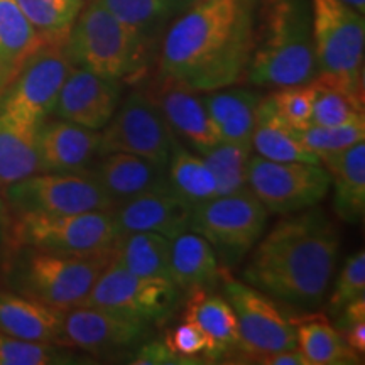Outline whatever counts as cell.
Here are the masks:
<instances>
[{
    "label": "cell",
    "mask_w": 365,
    "mask_h": 365,
    "mask_svg": "<svg viewBox=\"0 0 365 365\" xmlns=\"http://www.w3.org/2000/svg\"><path fill=\"white\" fill-rule=\"evenodd\" d=\"M317 86L313 102L312 125L335 127L364 117V100L346 93L344 90L331 88L313 81Z\"/></svg>",
    "instance_id": "d590c367"
},
{
    "label": "cell",
    "mask_w": 365,
    "mask_h": 365,
    "mask_svg": "<svg viewBox=\"0 0 365 365\" xmlns=\"http://www.w3.org/2000/svg\"><path fill=\"white\" fill-rule=\"evenodd\" d=\"M112 200L113 208L149 191L168 190L166 168L134 154L108 153L88 170Z\"/></svg>",
    "instance_id": "ffe728a7"
},
{
    "label": "cell",
    "mask_w": 365,
    "mask_h": 365,
    "mask_svg": "<svg viewBox=\"0 0 365 365\" xmlns=\"http://www.w3.org/2000/svg\"><path fill=\"white\" fill-rule=\"evenodd\" d=\"M44 43L14 0H0V95Z\"/></svg>",
    "instance_id": "4316f807"
},
{
    "label": "cell",
    "mask_w": 365,
    "mask_h": 365,
    "mask_svg": "<svg viewBox=\"0 0 365 365\" xmlns=\"http://www.w3.org/2000/svg\"><path fill=\"white\" fill-rule=\"evenodd\" d=\"M100 130H91L63 118H51L38 127L39 173H83L98 158Z\"/></svg>",
    "instance_id": "ac0fdd59"
},
{
    "label": "cell",
    "mask_w": 365,
    "mask_h": 365,
    "mask_svg": "<svg viewBox=\"0 0 365 365\" xmlns=\"http://www.w3.org/2000/svg\"><path fill=\"white\" fill-rule=\"evenodd\" d=\"M66 346L39 344L0 331V365H66L76 364Z\"/></svg>",
    "instance_id": "836d02e7"
},
{
    "label": "cell",
    "mask_w": 365,
    "mask_h": 365,
    "mask_svg": "<svg viewBox=\"0 0 365 365\" xmlns=\"http://www.w3.org/2000/svg\"><path fill=\"white\" fill-rule=\"evenodd\" d=\"M296 328V346L304 354L309 365H355L362 355L350 349L323 314H312L304 319L291 318Z\"/></svg>",
    "instance_id": "f546056e"
},
{
    "label": "cell",
    "mask_w": 365,
    "mask_h": 365,
    "mask_svg": "<svg viewBox=\"0 0 365 365\" xmlns=\"http://www.w3.org/2000/svg\"><path fill=\"white\" fill-rule=\"evenodd\" d=\"M173 135L158 105L145 91L134 90L100 130L98 156L127 153L166 168Z\"/></svg>",
    "instance_id": "7c38bea8"
},
{
    "label": "cell",
    "mask_w": 365,
    "mask_h": 365,
    "mask_svg": "<svg viewBox=\"0 0 365 365\" xmlns=\"http://www.w3.org/2000/svg\"><path fill=\"white\" fill-rule=\"evenodd\" d=\"M247 188L269 213L286 217L317 207L330 191V176L322 163H279L250 156Z\"/></svg>",
    "instance_id": "8fae6325"
},
{
    "label": "cell",
    "mask_w": 365,
    "mask_h": 365,
    "mask_svg": "<svg viewBox=\"0 0 365 365\" xmlns=\"http://www.w3.org/2000/svg\"><path fill=\"white\" fill-rule=\"evenodd\" d=\"M170 274L180 291H210L220 282L222 267L208 240L186 230L171 240Z\"/></svg>",
    "instance_id": "603a6c76"
},
{
    "label": "cell",
    "mask_w": 365,
    "mask_h": 365,
    "mask_svg": "<svg viewBox=\"0 0 365 365\" xmlns=\"http://www.w3.org/2000/svg\"><path fill=\"white\" fill-rule=\"evenodd\" d=\"M336 330L344 336L346 345L355 350L359 355H364L365 352V319L360 322L346 323V325H336Z\"/></svg>",
    "instance_id": "7bdbcfd3"
},
{
    "label": "cell",
    "mask_w": 365,
    "mask_h": 365,
    "mask_svg": "<svg viewBox=\"0 0 365 365\" xmlns=\"http://www.w3.org/2000/svg\"><path fill=\"white\" fill-rule=\"evenodd\" d=\"M132 365H190L191 360L181 357L164 344V340H154L149 344L140 345L134 359L130 360Z\"/></svg>",
    "instance_id": "60d3db41"
},
{
    "label": "cell",
    "mask_w": 365,
    "mask_h": 365,
    "mask_svg": "<svg viewBox=\"0 0 365 365\" xmlns=\"http://www.w3.org/2000/svg\"><path fill=\"white\" fill-rule=\"evenodd\" d=\"M314 76L312 0H259L244 81L282 88L312 83Z\"/></svg>",
    "instance_id": "3957f363"
},
{
    "label": "cell",
    "mask_w": 365,
    "mask_h": 365,
    "mask_svg": "<svg viewBox=\"0 0 365 365\" xmlns=\"http://www.w3.org/2000/svg\"><path fill=\"white\" fill-rule=\"evenodd\" d=\"M200 98L215 125L218 139L252 148L250 139L255 122V108L261 100L255 91L227 86L205 91Z\"/></svg>",
    "instance_id": "cb8c5ba5"
},
{
    "label": "cell",
    "mask_w": 365,
    "mask_h": 365,
    "mask_svg": "<svg viewBox=\"0 0 365 365\" xmlns=\"http://www.w3.org/2000/svg\"><path fill=\"white\" fill-rule=\"evenodd\" d=\"M250 144H252V149L257 153V156L269 159V161L319 164V158L304 148L299 140L298 132L291 129L274 112L267 97L259 100L257 108H255V122Z\"/></svg>",
    "instance_id": "484cf974"
},
{
    "label": "cell",
    "mask_w": 365,
    "mask_h": 365,
    "mask_svg": "<svg viewBox=\"0 0 365 365\" xmlns=\"http://www.w3.org/2000/svg\"><path fill=\"white\" fill-rule=\"evenodd\" d=\"M252 148L244 144L218 140L208 153L203 154L208 170L217 182L218 196L232 195L247 188V168Z\"/></svg>",
    "instance_id": "d6a6232c"
},
{
    "label": "cell",
    "mask_w": 365,
    "mask_h": 365,
    "mask_svg": "<svg viewBox=\"0 0 365 365\" xmlns=\"http://www.w3.org/2000/svg\"><path fill=\"white\" fill-rule=\"evenodd\" d=\"M252 250L242 281L281 303L312 309L330 291L340 234L325 212L312 207L286 215Z\"/></svg>",
    "instance_id": "7a4b0ae2"
},
{
    "label": "cell",
    "mask_w": 365,
    "mask_h": 365,
    "mask_svg": "<svg viewBox=\"0 0 365 365\" xmlns=\"http://www.w3.org/2000/svg\"><path fill=\"white\" fill-rule=\"evenodd\" d=\"M120 81L71 66L51 115L91 130H102L120 103Z\"/></svg>",
    "instance_id": "2e32d148"
},
{
    "label": "cell",
    "mask_w": 365,
    "mask_h": 365,
    "mask_svg": "<svg viewBox=\"0 0 365 365\" xmlns=\"http://www.w3.org/2000/svg\"><path fill=\"white\" fill-rule=\"evenodd\" d=\"M296 132H298L299 140L304 148L319 158L325 156V154L340 153V150L352 148L357 143H362L365 139V117H360L357 120L344 125H309L307 129Z\"/></svg>",
    "instance_id": "8d00e7d4"
},
{
    "label": "cell",
    "mask_w": 365,
    "mask_h": 365,
    "mask_svg": "<svg viewBox=\"0 0 365 365\" xmlns=\"http://www.w3.org/2000/svg\"><path fill=\"white\" fill-rule=\"evenodd\" d=\"M168 186L191 208L218 196L217 182L202 156L186 148L173 135L170 161L166 166Z\"/></svg>",
    "instance_id": "f1b7e54d"
},
{
    "label": "cell",
    "mask_w": 365,
    "mask_h": 365,
    "mask_svg": "<svg viewBox=\"0 0 365 365\" xmlns=\"http://www.w3.org/2000/svg\"><path fill=\"white\" fill-rule=\"evenodd\" d=\"M71 66L65 43L44 41L0 95V115L39 127L53 113Z\"/></svg>",
    "instance_id": "9c48e42d"
},
{
    "label": "cell",
    "mask_w": 365,
    "mask_h": 365,
    "mask_svg": "<svg viewBox=\"0 0 365 365\" xmlns=\"http://www.w3.org/2000/svg\"><path fill=\"white\" fill-rule=\"evenodd\" d=\"M118 234L154 232L173 240L190 230L193 208L168 190L149 191L112 210Z\"/></svg>",
    "instance_id": "d6986e66"
},
{
    "label": "cell",
    "mask_w": 365,
    "mask_h": 365,
    "mask_svg": "<svg viewBox=\"0 0 365 365\" xmlns=\"http://www.w3.org/2000/svg\"><path fill=\"white\" fill-rule=\"evenodd\" d=\"M44 41L66 43L83 0H14Z\"/></svg>",
    "instance_id": "1f68e13d"
},
{
    "label": "cell",
    "mask_w": 365,
    "mask_h": 365,
    "mask_svg": "<svg viewBox=\"0 0 365 365\" xmlns=\"http://www.w3.org/2000/svg\"><path fill=\"white\" fill-rule=\"evenodd\" d=\"M259 0H196L164 36L163 78L205 93L244 81Z\"/></svg>",
    "instance_id": "6da1fadb"
},
{
    "label": "cell",
    "mask_w": 365,
    "mask_h": 365,
    "mask_svg": "<svg viewBox=\"0 0 365 365\" xmlns=\"http://www.w3.org/2000/svg\"><path fill=\"white\" fill-rule=\"evenodd\" d=\"M38 127L0 115V188L39 173Z\"/></svg>",
    "instance_id": "4dcf8cb0"
},
{
    "label": "cell",
    "mask_w": 365,
    "mask_h": 365,
    "mask_svg": "<svg viewBox=\"0 0 365 365\" xmlns=\"http://www.w3.org/2000/svg\"><path fill=\"white\" fill-rule=\"evenodd\" d=\"M178 298L180 289L173 281L139 276L118 266L112 259L81 307L103 308L124 317L156 323L170 317Z\"/></svg>",
    "instance_id": "4fadbf2b"
},
{
    "label": "cell",
    "mask_w": 365,
    "mask_h": 365,
    "mask_svg": "<svg viewBox=\"0 0 365 365\" xmlns=\"http://www.w3.org/2000/svg\"><path fill=\"white\" fill-rule=\"evenodd\" d=\"M63 313L24 294L0 289V331L7 335L63 346Z\"/></svg>",
    "instance_id": "44dd1931"
},
{
    "label": "cell",
    "mask_w": 365,
    "mask_h": 365,
    "mask_svg": "<svg viewBox=\"0 0 365 365\" xmlns=\"http://www.w3.org/2000/svg\"><path fill=\"white\" fill-rule=\"evenodd\" d=\"M149 331L150 323L103 308L76 307L63 313V346L95 355L129 350Z\"/></svg>",
    "instance_id": "9a60e30c"
},
{
    "label": "cell",
    "mask_w": 365,
    "mask_h": 365,
    "mask_svg": "<svg viewBox=\"0 0 365 365\" xmlns=\"http://www.w3.org/2000/svg\"><path fill=\"white\" fill-rule=\"evenodd\" d=\"M65 48L73 66L122 83L143 73L149 41L118 21L98 0H88L73 22Z\"/></svg>",
    "instance_id": "277c9868"
},
{
    "label": "cell",
    "mask_w": 365,
    "mask_h": 365,
    "mask_svg": "<svg viewBox=\"0 0 365 365\" xmlns=\"http://www.w3.org/2000/svg\"><path fill=\"white\" fill-rule=\"evenodd\" d=\"M269 212L249 188L193 208L190 230L208 240L223 267L239 264L264 235Z\"/></svg>",
    "instance_id": "52a82bcc"
},
{
    "label": "cell",
    "mask_w": 365,
    "mask_h": 365,
    "mask_svg": "<svg viewBox=\"0 0 365 365\" xmlns=\"http://www.w3.org/2000/svg\"><path fill=\"white\" fill-rule=\"evenodd\" d=\"M317 86L312 83L282 86L269 95L267 100L274 112L286 122L291 129L303 130L312 125L313 102Z\"/></svg>",
    "instance_id": "74e56055"
},
{
    "label": "cell",
    "mask_w": 365,
    "mask_h": 365,
    "mask_svg": "<svg viewBox=\"0 0 365 365\" xmlns=\"http://www.w3.org/2000/svg\"><path fill=\"white\" fill-rule=\"evenodd\" d=\"M112 261V249L88 255L22 247L9 279L16 293L59 312L81 307L95 281Z\"/></svg>",
    "instance_id": "5b68a950"
},
{
    "label": "cell",
    "mask_w": 365,
    "mask_h": 365,
    "mask_svg": "<svg viewBox=\"0 0 365 365\" xmlns=\"http://www.w3.org/2000/svg\"><path fill=\"white\" fill-rule=\"evenodd\" d=\"M145 93L158 105L176 139L193 153L203 156L220 140L215 125L196 91L161 76L158 88Z\"/></svg>",
    "instance_id": "e0dca14e"
},
{
    "label": "cell",
    "mask_w": 365,
    "mask_h": 365,
    "mask_svg": "<svg viewBox=\"0 0 365 365\" xmlns=\"http://www.w3.org/2000/svg\"><path fill=\"white\" fill-rule=\"evenodd\" d=\"M313 81L364 100L365 21L341 0H312Z\"/></svg>",
    "instance_id": "8992f818"
},
{
    "label": "cell",
    "mask_w": 365,
    "mask_h": 365,
    "mask_svg": "<svg viewBox=\"0 0 365 365\" xmlns=\"http://www.w3.org/2000/svg\"><path fill=\"white\" fill-rule=\"evenodd\" d=\"M185 319H191L205 331L212 344V357H225L240 350L239 322L235 312L223 296L212 291L196 289L188 293Z\"/></svg>",
    "instance_id": "d4e9b609"
},
{
    "label": "cell",
    "mask_w": 365,
    "mask_h": 365,
    "mask_svg": "<svg viewBox=\"0 0 365 365\" xmlns=\"http://www.w3.org/2000/svg\"><path fill=\"white\" fill-rule=\"evenodd\" d=\"M365 296V252L359 250L346 259L335 284L331 294L328 298V309L333 314H339L345 304L350 301Z\"/></svg>",
    "instance_id": "f35d334b"
},
{
    "label": "cell",
    "mask_w": 365,
    "mask_h": 365,
    "mask_svg": "<svg viewBox=\"0 0 365 365\" xmlns=\"http://www.w3.org/2000/svg\"><path fill=\"white\" fill-rule=\"evenodd\" d=\"M16 213H85L113 210L112 200L90 171L36 173L2 188Z\"/></svg>",
    "instance_id": "30bf717a"
},
{
    "label": "cell",
    "mask_w": 365,
    "mask_h": 365,
    "mask_svg": "<svg viewBox=\"0 0 365 365\" xmlns=\"http://www.w3.org/2000/svg\"><path fill=\"white\" fill-rule=\"evenodd\" d=\"M118 228L112 210L85 213H17L12 240L19 247L88 255L112 249Z\"/></svg>",
    "instance_id": "ba28073f"
},
{
    "label": "cell",
    "mask_w": 365,
    "mask_h": 365,
    "mask_svg": "<svg viewBox=\"0 0 365 365\" xmlns=\"http://www.w3.org/2000/svg\"><path fill=\"white\" fill-rule=\"evenodd\" d=\"M255 364H266V365H309L308 359L304 354L296 346V349L281 350V352H274L269 355H261V357L252 359Z\"/></svg>",
    "instance_id": "b9f144b4"
},
{
    "label": "cell",
    "mask_w": 365,
    "mask_h": 365,
    "mask_svg": "<svg viewBox=\"0 0 365 365\" xmlns=\"http://www.w3.org/2000/svg\"><path fill=\"white\" fill-rule=\"evenodd\" d=\"M83 2H88V0H83Z\"/></svg>",
    "instance_id": "7dc6e473"
},
{
    "label": "cell",
    "mask_w": 365,
    "mask_h": 365,
    "mask_svg": "<svg viewBox=\"0 0 365 365\" xmlns=\"http://www.w3.org/2000/svg\"><path fill=\"white\" fill-rule=\"evenodd\" d=\"M164 344H166L173 352L181 355V357L191 360L193 364H198L196 357L198 355H205V359L212 357V344H210V339L205 335V331L196 325L191 319H185L181 325L168 333L166 339H164Z\"/></svg>",
    "instance_id": "ab89813d"
},
{
    "label": "cell",
    "mask_w": 365,
    "mask_h": 365,
    "mask_svg": "<svg viewBox=\"0 0 365 365\" xmlns=\"http://www.w3.org/2000/svg\"><path fill=\"white\" fill-rule=\"evenodd\" d=\"M118 21L143 36L150 38L156 27L173 14L171 0H98Z\"/></svg>",
    "instance_id": "e575fe53"
},
{
    "label": "cell",
    "mask_w": 365,
    "mask_h": 365,
    "mask_svg": "<svg viewBox=\"0 0 365 365\" xmlns=\"http://www.w3.org/2000/svg\"><path fill=\"white\" fill-rule=\"evenodd\" d=\"M4 213H6V203H4V200L0 198V223L4 220Z\"/></svg>",
    "instance_id": "bcb514c9"
},
{
    "label": "cell",
    "mask_w": 365,
    "mask_h": 365,
    "mask_svg": "<svg viewBox=\"0 0 365 365\" xmlns=\"http://www.w3.org/2000/svg\"><path fill=\"white\" fill-rule=\"evenodd\" d=\"M341 2L346 4V6H350L355 11L364 14L365 12V0H341Z\"/></svg>",
    "instance_id": "f6af8a7d"
},
{
    "label": "cell",
    "mask_w": 365,
    "mask_h": 365,
    "mask_svg": "<svg viewBox=\"0 0 365 365\" xmlns=\"http://www.w3.org/2000/svg\"><path fill=\"white\" fill-rule=\"evenodd\" d=\"M171 2H173V11L182 12L186 7H190L191 4L196 2V0H171Z\"/></svg>",
    "instance_id": "ee69618b"
},
{
    "label": "cell",
    "mask_w": 365,
    "mask_h": 365,
    "mask_svg": "<svg viewBox=\"0 0 365 365\" xmlns=\"http://www.w3.org/2000/svg\"><path fill=\"white\" fill-rule=\"evenodd\" d=\"M222 287L225 299L239 322L240 350L249 359L261 357L281 350L296 349V328L276 307L272 298L239 281L222 269Z\"/></svg>",
    "instance_id": "5bb4252c"
},
{
    "label": "cell",
    "mask_w": 365,
    "mask_h": 365,
    "mask_svg": "<svg viewBox=\"0 0 365 365\" xmlns=\"http://www.w3.org/2000/svg\"><path fill=\"white\" fill-rule=\"evenodd\" d=\"M112 259L127 271L145 277L170 279L171 240L154 232L118 234L112 245Z\"/></svg>",
    "instance_id": "83f0119b"
},
{
    "label": "cell",
    "mask_w": 365,
    "mask_h": 365,
    "mask_svg": "<svg viewBox=\"0 0 365 365\" xmlns=\"http://www.w3.org/2000/svg\"><path fill=\"white\" fill-rule=\"evenodd\" d=\"M333 188V210L341 222L357 223L365 212V143L319 156Z\"/></svg>",
    "instance_id": "7402d4cb"
}]
</instances>
